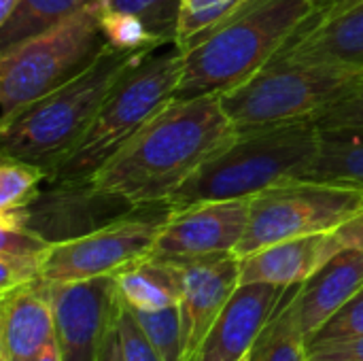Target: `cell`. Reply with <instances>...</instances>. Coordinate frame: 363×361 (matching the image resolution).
Returning a JSON list of instances; mask_svg holds the SVG:
<instances>
[{
    "mask_svg": "<svg viewBox=\"0 0 363 361\" xmlns=\"http://www.w3.org/2000/svg\"><path fill=\"white\" fill-rule=\"evenodd\" d=\"M106 47L102 4L89 0L49 30L0 51V128L79 77Z\"/></svg>",
    "mask_w": 363,
    "mask_h": 361,
    "instance_id": "6",
    "label": "cell"
},
{
    "mask_svg": "<svg viewBox=\"0 0 363 361\" xmlns=\"http://www.w3.org/2000/svg\"><path fill=\"white\" fill-rule=\"evenodd\" d=\"M172 213L174 209L168 202L140 204L96 232L53 245L43 264L40 279L49 283H72L117 274L151 253L157 234Z\"/></svg>",
    "mask_w": 363,
    "mask_h": 361,
    "instance_id": "9",
    "label": "cell"
},
{
    "mask_svg": "<svg viewBox=\"0 0 363 361\" xmlns=\"http://www.w3.org/2000/svg\"><path fill=\"white\" fill-rule=\"evenodd\" d=\"M102 11L140 21L157 47L174 45L181 0H100Z\"/></svg>",
    "mask_w": 363,
    "mask_h": 361,
    "instance_id": "24",
    "label": "cell"
},
{
    "mask_svg": "<svg viewBox=\"0 0 363 361\" xmlns=\"http://www.w3.org/2000/svg\"><path fill=\"white\" fill-rule=\"evenodd\" d=\"M51 247L28 228L0 223V294L38 281Z\"/></svg>",
    "mask_w": 363,
    "mask_h": 361,
    "instance_id": "21",
    "label": "cell"
},
{
    "mask_svg": "<svg viewBox=\"0 0 363 361\" xmlns=\"http://www.w3.org/2000/svg\"><path fill=\"white\" fill-rule=\"evenodd\" d=\"M311 4H313V9H317V6H323V4H328V2H332V0H308Z\"/></svg>",
    "mask_w": 363,
    "mask_h": 361,
    "instance_id": "35",
    "label": "cell"
},
{
    "mask_svg": "<svg viewBox=\"0 0 363 361\" xmlns=\"http://www.w3.org/2000/svg\"><path fill=\"white\" fill-rule=\"evenodd\" d=\"M119 296L125 306L136 311H162L179 306L183 294L181 268L168 260L143 257L117 274Z\"/></svg>",
    "mask_w": 363,
    "mask_h": 361,
    "instance_id": "19",
    "label": "cell"
},
{
    "mask_svg": "<svg viewBox=\"0 0 363 361\" xmlns=\"http://www.w3.org/2000/svg\"><path fill=\"white\" fill-rule=\"evenodd\" d=\"M319 136L315 119L238 134L196 170L170 206L183 211L211 200L253 198L281 181L302 179L317 155Z\"/></svg>",
    "mask_w": 363,
    "mask_h": 361,
    "instance_id": "4",
    "label": "cell"
},
{
    "mask_svg": "<svg viewBox=\"0 0 363 361\" xmlns=\"http://www.w3.org/2000/svg\"><path fill=\"white\" fill-rule=\"evenodd\" d=\"M96 361H125L123 351H121L119 332H117V321H115V326L108 330V334L104 336V340H102V345H100V349H98Z\"/></svg>",
    "mask_w": 363,
    "mask_h": 361,
    "instance_id": "32",
    "label": "cell"
},
{
    "mask_svg": "<svg viewBox=\"0 0 363 361\" xmlns=\"http://www.w3.org/2000/svg\"><path fill=\"white\" fill-rule=\"evenodd\" d=\"M128 198L100 189L87 181L43 183L19 209L0 213V223L21 226L51 245L81 238L134 211Z\"/></svg>",
    "mask_w": 363,
    "mask_h": 361,
    "instance_id": "10",
    "label": "cell"
},
{
    "mask_svg": "<svg viewBox=\"0 0 363 361\" xmlns=\"http://www.w3.org/2000/svg\"><path fill=\"white\" fill-rule=\"evenodd\" d=\"M362 289L363 251L359 249L340 251L304 283L294 285L287 302L306 336V343Z\"/></svg>",
    "mask_w": 363,
    "mask_h": 361,
    "instance_id": "17",
    "label": "cell"
},
{
    "mask_svg": "<svg viewBox=\"0 0 363 361\" xmlns=\"http://www.w3.org/2000/svg\"><path fill=\"white\" fill-rule=\"evenodd\" d=\"M251 198L211 200L174 211L149 253L155 260L185 262L234 253L249 226Z\"/></svg>",
    "mask_w": 363,
    "mask_h": 361,
    "instance_id": "12",
    "label": "cell"
},
{
    "mask_svg": "<svg viewBox=\"0 0 363 361\" xmlns=\"http://www.w3.org/2000/svg\"><path fill=\"white\" fill-rule=\"evenodd\" d=\"M362 336L363 289L319 328V332L308 340V349L321 347V345H332V343H342V340H353V338H362Z\"/></svg>",
    "mask_w": 363,
    "mask_h": 361,
    "instance_id": "28",
    "label": "cell"
},
{
    "mask_svg": "<svg viewBox=\"0 0 363 361\" xmlns=\"http://www.w3.org/2000/svg\"><path fill=\"white\" fill-rule=\"evenodd\" d=\"M308 361H363V336L308 349Z\"/></svg>",
    "mask_w": 363,
    "mask_h": 361,
    "instance_id": "31",
    "label": "cell"
},
{
    "mask_svg": "<svg viewBox=\"0 0 363 361\" xmlns=\"http://www.w3.org/2000/svg\"><path fill=\"white\" fill-rule=\"evenodd\" d=\"M117 332L121 340V351L125 361H164L140 323L136 321L134 313L123 304L121 300V311L117 317Z\"/></svg>",
    "mask_w": 363,
    "mask_h": 361,
    "instance_id": "29",
    "label": "cell"
},
{
    "mask_svg": "<svg viewBox=\"0 0 363 361\" xmlns=\"http://www.w3.org/2000/svg\"><path fill=\"white\" fill-rule=\"evenodd\" d=\"M319 130H336V128H363V89L349 96L347 100L334 104L330 111L319 115Z\"/></svg>",
    "mask_w": 363,
    "mask_h": 361,
    "instance_id": "30",
    "label": "cell"
},
{
    "mask_svg": "<svg viewBox=\"0 0 363 361\" xmlns=\"http://www.w3.org/2000/svg\"><path fill=\"white\" fill-rule=\"evenodd\" d=\"M89 0H19L11 17L0 23V51L60 23Z\"/></svg>",
    "mask_w": 363,
    "mask_h": 361,
    "instance_id": "23",
    "label": "cell"
},
{
    "mask_svg": "<svg viewBox=\"0 0 363 361\" xmlns=\"http://www.w3.org/2000/svg\"><path fill=\"white\" fill-rule=\"evenodd\" d=\"M49 289L62 361H96L104 336L121 311L117 277L49 283Z\"/></svg>",
    "mask_w": 363,
    "mask_h": 361,
    "instance_id": "11",
    "label": "cell"
},
{
    "mask_svg": "<svg viewBox=\"0 0 363 361\" xmlns=\"http://www.w3.org/2000/svg\"><path fill=\"white\" fill-rule=\"evenodd\" d=\"M19 4V0H0V23H4L11 13L15 11V6Z\"/></svg>",
    "mask_w": 363,
    "mask_h": 361,
    "instance_id": "34",
    "label": "cell"
},
{
    "mask_svg": "<svg viewBox=\"0 0 363 361\" xmlns=\"http://www.w3.org/2000/svg\"><path fill=\"white\" fill-rule=\"evenodd\" d=\"M274 60L363 70V0H332L313 9Z\"/></svg>",
    "mask_w": 363,
    "mask_h": 361,
    "instance_id": "13",
    "label": "cell"
},
{
    "mask_svg": "<svg viewBox=\"0 0 363 361\" xmlns=\"http://www.w3.org/2000/svg\"><path fill=\"white\" fill-rule=\"evenodd\" d=\"M0 361H4V360H2V357H0Z\"/></svg>",
    "mask_w": 363,
    "mask_h": 361,
    "instance_id": "36",
    "label": "cell"
},
{
    "mask_svg": "<svg viewBox=\"0 0 363 361\" xmlns=\"http://www.w3.org/2000/svg\"><path fill=\"white\" fill-rule=\"evenodd\" d=\"M55 340V317L49 283H34L0 294V357L4 361H38Z\"/></svg>",
    "mask_w": 363,
    "mask_h": 361,
    "instance_id": "16",
    "label": "cell"
},
{
    "mask_svg": "<svg viewBox=\"0 0 363 361\" xmlns=\"http://www.w3.org/2000/svg\"><path fill=\"white\" fill-rule=\"evenodd\" d=\"M247 0H181L174 45L183 49L230 15H234Z\"/></svg>",
    "mask_w": 363,
    "mask_h": 361,
    "instance_id": "25",
    "label": "cell"
},
{
    "mask_svg": "<svg viewBox=\"0 0 363 361\" xmlns=\"http://www.w3.org/2000/svg\"><path fill=\"white\" fill-rule=\"evenodd\" d=\"M289 291L257 336L245 361H308V343L287 302Z\"/></svg>",
    "mask_w": 363,
    "mask_h": 361,
    "instance_id": "22",
    "label": "cell"
},
{
    "mask_svg": "<svg viewBox=\"0 0 363 361\" xmlns=\"http://www.w3.org/2000/svg\"><path fill=\"white\" fill-rule=\"evenodd\" d=\"M362 211L363 189L287 179L251 198L249 226L234 253L247 257L283 240L334 232Z\"/></svg>",
    "mask_w": 363,
    "mask_h": 361,
    "instance_id": "8",
    "label": "cell"
},
{
    "mask_svg": "<svg viewBox=\"0 0 363 361\" xmlns=\"http://www.w3.org/2000/svg\"><path fill=\"white\" fill-rule=\"evenodd\" d=\"M340 251L345 245L336 230L283 240L240 257V283L300 285Z\"/></svg>",
    "mask_w": 363,
    "mask_h": 361,
    "instance_id": "18",
    "label": "cell"
},
{
    "mask_svg": "<svg viewBox=\"0 0 363 361\" xmlns=\"http://www.w3.org/2000/svg\"><path fill=\"white\" fill-rule=\"evenodd\" d=\"M130 309V306H128ZM162 355L164 361H183V332H181V309L168 306L162 311H136L130 309Z\"/></svg>",
    "mask_w": 363,
    "mask_h": 361,
    "instance_id": "27",
    "label": "cell"
},
{
    "mask_svg": "<svg viewBox=\"0 0 363 361\" xmlns=\"http://www.w3.org/2000/svg\"><path fill=\"white\" fill-rule=\"evenodd\" d=\"M236 136L219 96L172 98L91 177V183L136 206L170 204L196 170Z\"/></svg>",
    "mask_w": 363,
    "mask_h": 361,
    "instance_id": "1",
    "label": "cell"
},
{
    "mask_svg": "<svg viewBox=\"0 0 363 361\" xmlns=\"http://www.w3.org/2000/svg\"><path fill=\"white\" fill-rule=\"evenodd\" d=\"M308 0H247L234 15L185 45L174 98L221 96L266 68L311 15Z\"/></svg>",
    "mask_w": 363,
    "mask_h": 361,
    "instance_id": "2",
    "label": "cell"
},
{
    "mask_svg": "<svg viewBox=\"0 0 363 361\" xmlns=\"http://www.w3.org/2000/svg\"><path fill=\"white\" fill-rule=\"evenodd\" d=\"M174 264H179L183 277L179 309L183 361H189L240 285V257L236 253H219Z\"/></svg>",
    "mask_w": 363,
    "mask_h": 361,
    "instance_id": "14",
    "label": "cell"
},
{
    "mask_svg": "<svg viewBox=\"0 0 363 361\" xmlns=\"http://www.w3.org/2000/svg\"><path fill=\"white\" fill-rule=\"evenodd\" d=\"M162 49V47H160ZM153 49L134 62L113 87L81 140L47 172V183L91 179L177 94L183 51Z\"/></svg>",
    "mask_w": 363,
    "mask_h": 361,
    "instance_id": "5",
    "label": "cell"
},
{
    "mask_svg": "<svg viewBox=\"0 0 363 361\" xmlns=\"http://www.w3.org/2000/svg\"><path fill=\"white\" fill-rule=\"evenodd\" d=\"M47 172L26 160L2 155L0 162V213L23 206L45 183Z\"/></svg>",
    "mask_w": 363,
    "mask_h": 361,
    "instance_id": "26",
    "label": "cell"
},
{
    "mask_svg": "<svg viewBox=\"0 0 363 361\" xmlns=\"http://www.w3.org/2000/svg\"><path fill=\"white\" fill-rule=\"evenodd\" d=\"M363 89V70L272 60L255 77L219 96L236 134L311 121Z\"/></svg>",
    "mask_w": 363,
    "mask_h": 361,
    "instance_id": "7",
    "label": "cell"
},
{
    "mask_svg": "<svg viewBox=\"0 0 363 361\" xmlns=\"http://www.w3.org/2000/svg\"><path fill=\"white\" fill-rule=\"evenodd\" d=\"M242 361H245V360H242Z\"/></svg>",
    "mask_w": 363,
    "mask_h": 361,
    "instance_id": "37",
    "label": "cell"
},
{
    "mask_svg": "<svg viewBox=\"0 0 363 361\" xmlns=\"http://www.w3.org/2000/svg\"><path fill=\"white\" fill-rule=\"evenodd\" d=\"M38 361H62V353H60L57 340H53L51 345H47V347H45V351L40 353Z\"/></svg>",
    "mask_w": 363,
    "mask_h": 361,
    "instance_id": "33",
    "label": "cell"
},
{
    "mask_svg": "<svg viewBox=\"0 0 363 361\" xmlns=\"http://www.w3.org/2000/svg\"><path fill=\"white\" fill-rule=\"evenodd\" d=\"M145 53L149 51H121L108 45L79 77L2 126L0 153L32 162L49 172L81 140L113 87Z\"/></svg>",
    "mask_w": 363,
    "mask_h": 361,
    "instance_id": "3",
    "label": "cell"
},
{
    "mask_svg": "<svg viewBox=\"0 0 363 361\" xmlns=\"http://www.w3.org/2000/svg\"><path fill=\"white\" fill-rule=\"evenodd\" d=\"M302 179L363 189V128L321 130L317 155Z\"/></svg>",
    "mask_w": 363,
    "mask_h": 361,
    "instance_id": "20",
    "label": "cell"
},
{
    "mask_svg": "<svg viewBox=\"0 0 363 361\" xmlns=\"http://www.w3.org/2000/svg\"><path fill=\"white\" fill-rule=\"evenodd\" d=\"M289 287L240 283L189 361H242Z\"/></svg>",
    "mask_w": 363,
    "mask_h": 361,
    "instance_id": "15",
    "label": "cell"
}]
</instances>
